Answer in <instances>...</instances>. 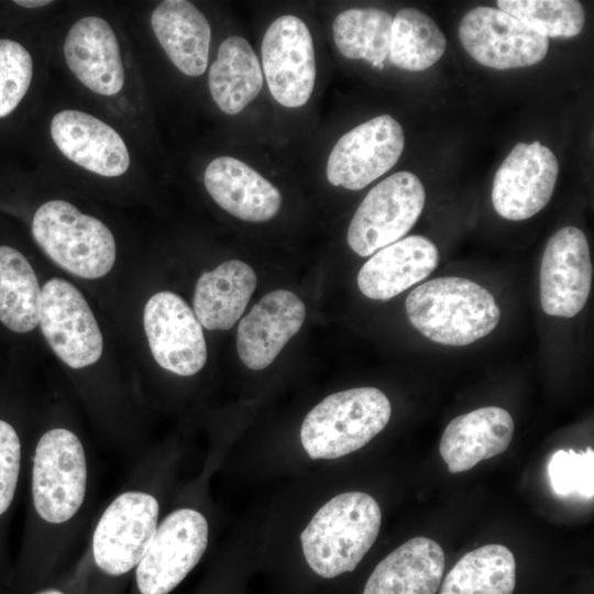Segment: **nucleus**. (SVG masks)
<instances>
[{"label": "nucleus", "mask_w": 594, "mask_h": 594, "mask_svg": "<svg viewBox=\"0 0 594 594\" xmlns=\"http://www.w3.org/2000/svg\"><path fill=\"white\" fill-rule=\"evenodd\" d=\"M94 494V458L81 437L67 426L47 427L31 455L28 546L37 560L50 564L78 544Z\"/></svg>", "instance_id": "1"}, {"label": "nucleus", "mask_w": 594, "mask_h": 594, "mask_svg": "<svg viewBox=\"0 0 594 594\" xmlns=\"http://www.w3.org/2000/svg\"><path fill=\"white\" fill-rule=\"evenodd\" d=\"M161 501L148 465L136 461L121 488L90 529L84 558L102 575L119 579L135 570L160 524Z\"/></svg>", "instance_id": "2"}, {"label": "nucleus", "mask_w": 594, "mask_h": 594, "mask_svg": "<svg viewBox=\"0 0 594 594\" xmlns=\"http://www.w3.org/2000/svg\"><path fill=\"white\" fill-rule=\"evenodd\" d=\"M405 309L410 323L429 340L463 346L490 334L501 310L493 295L463 277H439L416 287Z\"/></svg>", "instance_id": "3"}, {"label": "nucleus", "mask_w": 594, "mask_h": 594, "mask_svg": "<svg viewBox=\"0 0 594 594\" xmlns=\"http://www.w3.org/2000/svg\"><path fill=\"white\" fill-rule=\"evenodd\" d=\"M381 521V508L371 495L345 492L334 496L300 535L307 563L326 579L353 571L375 542Z\"/></svg>", "instance_id": "4"}, {"label": "nucleus", "mask_w": 594, "mask_h": 594, "mask_svg": "<svg viewBox=\"0 0 594 594\" xmlns=\"http://www.w3.org/2000/svg\"><path fill=\"white\" fill-rule=\"evenodd\" d=\"M392 406L375 387L327 396L305 417L300 440L311 459H337L363 448L387 425Z\"/></svg>", "instance_id": "5"}, {"label": "nucleus", "mask_w": 594, "mask_h": 594, "mask_svg": "<svg viewBox=\"0 0 594 594\" xmlns=\"http://www.w3.org/2000/svg\"><path fill=\"white\" fill-rule=\"evenodd\" d=\"M32 234L57 266L81 278L102 277L116 262V240L109 228L62 199L37 208Z\"/></svg>", "instance_id": "6"}, {"label": "nucleus", "mask_w": 594, "mask_h": 594, "mask_svg": "<svg viewBox=\"0 0 594 594\" xmlns=\"http://www.w3.org/2000/svg\"><path fill=\"white\" fill-rule=\"evenodd\" d=\"M426 191L411 172L400 170L374 186L356 209L348 243L360 256H369L402 240L422 212Z\"/></svg>", "instance_id": "7"}, {"label": "nucleus", "mask_w": 594, "mask_h": 594, "mask_svg": "<svg viewBox=\"0 0 594 594\" xmlns=\"http://www.w3.org/2000/svg\"><path fill=\"white\" fill-rule=\"evenodd\" d=\"M209 540L205 515L193 507L169 512L134 570L139 594H168L197 565Z\"/></svg>", "instance_id": "8"}, {"label": "nucleus", "mask_w": 594, "mask_h": 594, "mask_svg": "<svg viewBox=\"0 0 594 594\" xmlns=\"http://www.w3.org/2000/svg\"><path fill=\"white\" fill-rule=\"evenodd\" d=\"M40 327L54 353L70 369L95 364L103 339L90 306L72 283L54 277L41 289Z\"/></svg>", "instance_id": "9"}, {"label": "nucleus", "mask_w": 594, "mask_h": 594, "mask_svg": "<svg viewBox=\"0 0 594 594\" xmlns=\"http://www.w3.org/2000/svg\"><path fill=\"white\" fill-rule=\"evenodd\" d=\"M459 37L479 64L493 69H513L541 62L549 40L518 19L487 6H479L462 18Z\"/></svg>", "instance_id": "10"}, {"label": "nucleus", "mask_w": 594, "mask_h": 594, "mask_svg": "<svg viewBox=\"0 0 594 594\" xmlns=\"http://www.w3.org/2000/svg\"><path fill=\"white\" fill-rule=\"evenodd\" d=\"M404 146L399 122L389 114L375 117L338 140L328 157L327 179L333 186L363 189L394 167Z\"/></svg>", "instance_id": "11"}, {"label": "nucleus", "mask_w": 594, "mask_h": 594, "mask_svg": "<svg viewBox=\"0 0 594 594\" xmlns=\"http://www.w3.org/2000/svg\"><path fill=\"white\" fill-rule=\"evenodd\" d=\"M261 54L273 98L287 108L306 105L316 80L314 42L306 23L293 14L277 18L264 34Z\"/></svg>", "instance_id": "12"}, {"label": "nucleus", "mask_w": 594, "mask_h": 594, "mask_svg": "<svg viewBox=\"0 0 594 594\" xmlns=\"http://www.w3.org/2000/svg\"><path fill=\"white\" fill-rule=\"evenodd\" d=\"M143 324L151 353L162 369L191 376L205 366L207 344L201 324L179 295L154 294L145 304Z\"/></svg>", "instance_id": "13"}, {"label": "nucleus", "mask_w": 594, "mask_h": 594, "mask_svg": "<svg viewBox=\"0 0 594 594\" xmlns=\"http://www.w3.org/2000/svg\"><path fill=\"white\" fill-rule=\"evenodd\" d=\"M559 174L554 153L539 141L517 143L495 173L492 204L504 219L534 217L549 202Z\"/></svg>", "instance_id": "14"}, {"label": "nucleus", "mask_w": 594, "mask_h": 594, "mask_svg": "<svg viewBox=\"0 0 594 594\" xmlns=\"http://www.w3.org/2000/svg\"><path fill=\"white\" fill-rule=\"evenodd\" d=\"M593 276L585 234L568 226L550 237L540 266V304L549 316L572 318L586 304Z\"/></svg>", "instance_id": "15"}, {"label": "nucleus", "mask_w": 594, "mask_h": 594, "mask_svg": "<svg viewBox=\"0 0 594 594\" xmlns=\"http://www.w3.org/2000/svg\"><path fill=\"white\" fill-rule=\"evenodd\" d=\"M306 317L302 300L286 289L266 294L241 319L237 332V351L245 366H268L285 344L300 330Z\"/></svg>", "instance_id": "16"}, {"label": "nucleus", "mask_w": 594, "mask_h": 594, "mask_svg": "<svg viewBox=\"0 0 594 594\" xmlns=\"http://www.w3.org/2000/svg\"><path fill=\"white\" fill-rule=\"evenodd\" d=\"M57 148L73 163L105 177L124 174L130 166L120 134L100 119L79 110H63L51 121Z\"/></svg>", "instance_id": "17"}, {"label": "nucleus", "mask_w": 594, "mask_h": 594, "mask_svg": "<svg viewBox=\"0 0 594 594\" xmlns=\"http://www.w3.org/2000/svg\"><path fill=\"white\" fill-rule=\"evenodd\" d=\"M67 66L89 90L113 96L124 85L120 47L110 24L98 16H85L69 29L64 42Z\"/></svg>", "instance_id": "18"}, {"label": "nucleus", "mask_w": 594, "mask_h": 594, "mask_svg": "<svg viewBox=\"0 0 594 594\" xmlns=\"http://www.w3.org/2000/svg\"><path fill=\"white\" fill-rule=\"evenodd\" d=\"M439 252L424 235H409L375 252L361 267L358 286L376 300H388L428 277Z\"/></svg>", "instance_id": "19"}, {"label": "nucleus", "mask_w": 594, "mask_h": 594, "mask_svg": "<svg viewBox=\"0 0 594 594\" xmlns=\"http://www.w3.org/2000/svg\"><path fill=\"white\" fill-rule=\"evenodd\" d=\"M513 435L514 420L507 410L496 406L482 407L448 424L439 452L448 470L460 473L506 451Z\"/></svg>", "instance_id": "20"}, {"label": "nucleus", "mask_w": 594, "mask_h": 594, "mask_svg": "<svg viewBox=\"0 0 594 594\" xmlns=\"http://www.w3.org/2000/svg\"><path fill=\"white\" fill-rule=\"evenodd\" d=\"M204 182L216 204L241 220L265 222L279 211V190L246 163L232 156L211 161Z\"/></svg>", "instance_id": "21"}, {"label": "nucleus", "mask_w": 594, "mask_h": 594, "mask_svg": "<svg viewBox=\"0 0 594 594\" xmlns=\"http://www.w3.org/2000/svg\"><path fill=\"white\" fill-rule=\"evenodd\" d=\"M444 552L427 537H415L383 559L363 594H436L444 570Z\"/></svg>", "instance_id": "22"}, {"label": "nucleus", "mask_w": 594, "mask_h": 594, "mask_svg": "<svg viewBox=\"0 0 594 594\" xmlns=\"http://www.w3.org/2000/svg\"><path fill=\"white\" fill-rule=\"evenodd\" d=\"M154 34L170 62L187 76H200L208 65L211 30L189 1L165 0L152 12Z\"/></svg>", "instance_id": "23"}, {"label": "nucleus", "mask_w": 594, "mask_h": 594, "mask_svg": "<svg viewBox=\"0 0 594 594\" xmlns=\"http://www.w3.org/2000/svg\"><path fill=\"white\" fill-rule=\"evenodd\" d=\"M255 287L256 274L250 265L226 261L198 278L194 314L208 330H229L243 314Z\"/></svg>", "instance_id": "24"}, {"label": "nucleus", "mask_w": 594, "mask_h": 594, "mask_svg": "<svg viewBox=\"0 0 594 594\" xmlns=\"http://www.w3.org/2000/svg\"><path fill=\"white\" fill-rule=\"evenodd\" d=\"M208 86L216 105L231 116L257 97L263 86L262 68L244 37L230 36L220 44L209 69Z\"/></svg>", "instance_id": "25"}, {"label": "nucleus", "mask_w": 594, "mask_h": 594, "mask_svg": "<svg viewBox=\"0 0 594 594\" xmlns=\"http://www.w3.org/2000/svg\"><path fill=\"white\" fill-rule=\"evenodd\" d=\"M515 585L513 552L491 543L464 554L444 578L440 594H512Z\"/></svg>", "instance_id": "26"}, {"label": "nucleus", "mask_w": 594, "mask_h": 594, "mask_svg": "<svg viewBox=\"0 0 594 594\" xmlns=\"http://www.w3.org/2000/svg\"><path fill=\"white\" fill-rule=\"evenodd\" d=\"M41 289L36 274L18 250L0 246V321L11 331H32L40 321Z\"/></svg>", "instance_id": "27"}, {"label": "nucleus", "mask_w": 594, "mask_h": 594, "mask_svg": "<svg viewBox=\"0 0 594 594\" xmlns=\"http://www.w3.org/2000/svg\"><path fill=\"white\" fill-rule=\"evenodd\" d=\"M447 38L427 13L403 8L393 18L388 58L393 65L409 72H422L444 54Z\"/></svg>", "instance_id": "28"}, {"label": "nucleus", "mask_w": 594, "mask_h": 594, "mask_svg": "<svg viewBox=\"0 0 594 594\" xmlns=\"http://www.w3.org/2000/svg\"><path fill=\"white\" fill-rule=\"evenodd\" d=\"M393 16L377 8H353L332 23L338 51L350 59H365L382 69L388 57Z\"/></svg>", "instance_id": "29"}, {"label": "nucleus", "mask_w": 594, "mask_h": 594, "mask_svg": "<svg viewBox=\"0 0 594 594\" xmlns=\"http://www.w3.org/2000/svg\"><path fill=\"white\" fill-rule=\"evenodd\" d=\"M499 10L518 19L544 37H573L585 22L584 8L576 0H498Z\"/></svg>", "instance_id": "30"}, {"label": "nucleus", "mask_w": 594, "mask_h": 594, "mask_svg": "<svg viewBox=\"0 0 594 594\" xmlns=\"http://www.w3.org/2000/svg\"><path fill=\"white\" fill-rule=\"evenodd\" d=\"M33 74V62L20 43L0 38V118L9 116L25 96Z\"/></svg>", "instance_id": "31"}, {"label": "nucleus", "mask_w": 594, "mask_h": 594, "mask_svg": "<svg viewBox=\"0 0 594 594\" xmlns=\"http://www.w3.org/2000/svg\"><path fill=\"white\" fill-rule=\"evenodd\" d=\"M548 475L553 492L565 496L571 493L593 498L594 496V451L585 452L559 450L550 459Z\"/></svg>", "instance_id": "32"}, {"label": "nucleus", "mask_w": 594, "mask_h": 594, "mask_svg": "<svg viewBox=\"0 0 594 594\" xmlns=\"http://www.w3.org/2000/svg\"><path fill=\"white\" fill-rule=\"evenodd\" d=\"M22 443L15 428L0 419V518L10 509L22 469Z\"/></svg>", "instance_id": "33"}, {"label": "nucleus", "mask_w": 594, "mask_h": 594, "mask_svg": "<svg viewBox=\"0 0 594 594\" xmlns=\"http://www.w3.org/2000/svg\"><path fill=\"white\" fill-rule=\"evenodd\" d=\"M15 4L24 7V8H40L47 6L52 3V1L48 0H15Z\"/></svg>", "instance_id": "34"}, {"label": "nucleus", "mask_w": 594, "mask_h": 594, "mask_svg": "<svg viewBox=\"0 0 594 594\" xmlns=\"http://www.w3.org/2000/svg\"><path fill=\"white\" fill-rule=\"evenodd\" d=\"M35 594H66V593H64L63 591H61L58 588L47 587V588H44L42 591H38Z\"/></svg>", "instance_id": "35"}]
</instances>
